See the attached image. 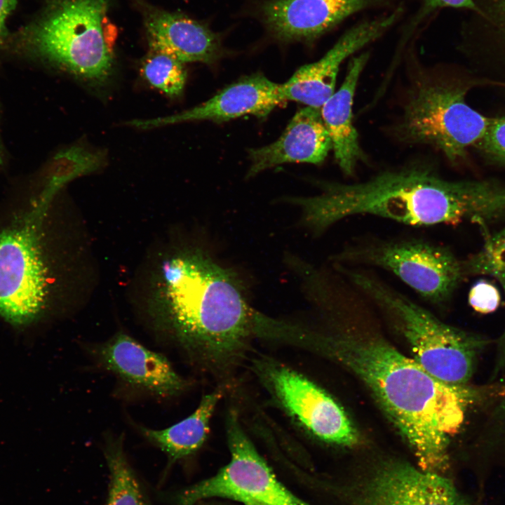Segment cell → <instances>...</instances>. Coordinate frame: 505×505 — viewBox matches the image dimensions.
Masks as SVG:
<instances>
[{
  "label": "cell",
  "instance_id": "cell-21",
  "mask_svg": "<svg viewBox=\"0 0 505 505\" xmlns=\"http://www.w3.org/2000/svg\"><path fill=\"white\" fill-rule=\"evenodd\" d=\"M141 74L153 87L170 97L183 91L187 73L183 63L166 54L152 51L141 66Z\"/></svg>",
  "mask_w": 505,
  "mask_h": 505
},
{
  "label": "cell",
  "instance_id": "cell-6",
  "mask_svg": "<svg viewBox=\"0 0 505 505\" xmlns=\"http://www.w3.org/2000/svg\"><path fill=\"white\" fill-rule=\"evenodd\" d=\"M331 264L388 271L431 306L442 307L466 277L450 248L419 236H360L344 243Z\"/></svg>",
  "mask_w": 505,
  "mask_h": 505
},
{
  "label": "cell",
  "instance_id": "cell-16",
  "mask_svg": "<svg viewBox=\"0 0 505 505\" xmlns=\"http://www.w3.org/2000/svg\"><path fill=\"white\" fill-rule=\"evenodd\" d=\"M332 149L321 109H301L273 143L249 152L251 165L248 177L285 163H322Z\"/></svg>",
  "mask_w": 505,
  "mask_h": 505
},
{
  "label": "cell",
  "instance_id": "cell-24",
  "mask_svg": "<svg viewBox=\"0 0 505 505\" xmlns=\"http://www.w3.org/2000/svg\"><path fill=\"white\" fill-rule=\"evenodd\" d=\"M478 145L486 153L505 162V116L490 118L489 126Z\"/></svg>",
  "mask_w": 505,
  "mask_h": 505
},
{
  "label": "cell",
  "instance_id": "cell-26",
  "mask_svg": "<svg viewBox=\"0 0 505 505\" xmlns=\"http://www.w3.org/2000/svg\"><path fill=\"white\" fill-rule=\"evenodd\" d=\"M445 7L464 8L474 12L476 11V6L473 0H422L421 9L417 15L416 20L413 22L417 23L437 9Z\"/></svg>",
  "mask_w": 505,
  "mask_h": 505
},
{
  "label": "cell",
  "instance_id": "cell-22",
  "mask_svg": "<svg viewBox=\"0 0 505 505\" xmlns=\"http://www.w3.org/2000/svg\"><path fill=\"white\" fill-rule=\"evenodd\" d=\"M465 276L487 275L501 278L505 276V228L486 236L481 249L462 260Z\"/></svg>",
  "mask_w": 505,
  "mask_h": 505
},
{
  "label": "cell",
  "instance_id": "cell-12",
  "mask_svg": "<svg viewBox=\"0 0 505 505\" xmlns=\"http://www.w3.org/2000/svg\"><path fill=\"white\" fill-rule=\"evenodd\" d=\"M90 354L97 365L120 382L150 396L168 398L186 388V381L165 356L123 332L92 346Z\"/></svg>",
  "mask_w": 505,
  "mask_h": 505
},
{
  "label": "cell",
  "instance_id": "cell-15",
  "mask_svg": "<svg viewBox=\"0 0 505 505\" xmlns=\"http://www.w3.org/2000/svg\"><path fill=\"white\" fill-rule=\"evenodd\" d=\"M375 0H269L262 7L264 22L277 39L313 41Z\"/></svg>",
  "mask_w": 505,
  "mask_h": 505
},
{
  "label": "cell",
  "instance_id": "cell-25",
  "mask_svg": "<svg viewBox=\"0 0 505 505\" xmlns=\"http://www.w3.org/2000/svg\"><path fill=\"white\" fill-rule=\"evenodd\" d=\"M469 302L476 311L488 314L494 311L499 307V292L491 283L481 281L476 283L470 290Z\"/></svg>",
  "mask_w": 505,
  "mask_h": 505
},
{
  "label": "cell",
  "instance_id": "cell-1",
  "mask_svg": "<svg viewBox=\"0 0 505 505\" xmlns=\"http://www.w3.org/2000/svg\"><path fill=\"white\" fill-rule=\"evenodd\" d=\"M373 306L342 295L327 313L330 330L316 342L370 389L415 455L419 468L441 474L450 437L479 398L470 386L443 382L391 345L373 328Z\"/></svg>",
  "mask_w": 505,
  "mask_h": 505
},
{
  "label": "cell",
  "instance_id": "cell-18",
  "mask_svg": "<svg viewBox=\"0 0 505 505\" xmlns=\"http://www.w3.org/2000/svg\"><path fill=\"white\" fill-rule=\"evenodd\" d=\"M368 58V53H363L350 60L341 86L321 107L335 160L347 176L354 173L358 162L364 158L354 125L352 106L360 75Z\"/></svg>",
  "mask_w": 505,
  "mask_h": 505
},
{
  "label": "cell",
  "instance_id": "cell-5",
  "mask_svg": "<svg viewBox=\"0 0 505 505\" xmlns=\"http://www.w3.org/2000/svg\"><path fill=\"white\" fill-rule=\"evenodd\" d=\"M108 0H57L29 32L43 59L75 78L105 83L112 72Z\"/></svg>",
  "mask_w": 505,
  "mask_h": 505
},
{
  "label": "cell",
  "instance_id": "cell-2",
  "mask_svg": "<svg viewBox=\"0 0 505 505\" xmlns=\"http://www.w3.org/2000/svg\"><path fill=\"white\" fill-rule=\"evenodd\" d=\"M321 193L290 198L303 224L320 235L346 218L369 215L410 227H484L505 217V186L492 181H452L413 163L354 183L319 182Z\"/></svg>",
  "mask_w": 505,
  "mask_h": 505
},
{
  "label": "cell",
  "instance_id": "cell-23",
  "mask_svg": "<svg viewBox=\"0 0 505 505\" xmlns=\"http://www.w3.org/2000/svg\"><path fill=\"white\" fill-rule=\"evenodd\" d=\"M482 28H487L505 42V0H475Z\"/></svg>",
  "mask_w": 505,
  "mask_h": 505
},
{
  "label": "cell",
  "instance_id": "cell-20",
  "mask_svg": "<svg viewBox=\"0 0 505 505\" xmlns=\"http://www.w3.org/2000/svg\"><path fill=\"white\" fill-rule=\"evenodd\" d=\"M104 453L109 483L106 505H149L123 450V438L109 436Z\"/></svg>",
  "mask_w": 505,
  "mask_h": 505
},
{
  "label": "cell",
  "instance_id": "cell-4",
  "mask_svg": "<svg viewBox=\"0 0 505 505\" xmlns=\"http://www.w3.org/2000/svg\"><path fill=\"white\" fill-rule=\"evenodd\" d=\"M409 343L413 359L435 378L464 385L485 341L445 323L372 269L336 265Z\"/></svg>",
  "mask_w": 505,
  "mask_h": 505
},
{
  "label": "cell",
  "instance_id": "cell-14",
  "mask_svg": "<svg viewBox=\"0 0 505 505\" xmlns=\"http://www.w3.org/2000/svg\"><path fill=\"white\" fill-rule=\"evenodd\" d=\"M283 102L280 84L263 74H255L227 86L206 102L182 113L163 118L133 120L128 124L146 129L198 120L226 121L248 114L263 117Z\"/></svg>",
  "mask_w": 505,
  "mask_h": 505
},
{
  "label": "cell",
  "instance_id": "cell-17",
  "mask_svg": "<svg viewBox=\"0 0 505 505\" xmlns=\"http://www.w3.org/2000/svg\"><path fill=\"white\" fill-rule=\"evenodd\" d=\"M146 29L152 51L184 62L213 63L221 52L218 36L205 25L179 13L150 10Z\"/></svg>",
  "mask_w": 505,
  "mask_h": 505
},
{
  "label": "cell",
  "instance_id": "cell-7",
  "mask_svg": "<svg viewBox=\"0 0 505 505\" xmlns=\"http://www.w3.org/2000/svg\"><path fill=\"white\" fill-rule=\"evenodd\" d=\"M466 89L432 75L415 79L408 90L403 112L395 129L404 142L424 144L441 152L455 162L478 144L490 122L469 106Z\"/></svg>",
  "mask_w": 505,
  "mask_h": 505
},
{
  "label": "cell",
  "instance_id": "cell-19",
  "mask_svg": "<svg viewBox=\"0 0 505 505\" xmlns=\"http://www.w3.org/2000/svg\"><path fill=\"white\" fill-rule=\"evenodd\" d=\"M221 397L219 391L205 395L191 415L167 428L154 429L137 426V430L170 460L187 457L196 452L206 441L210 419Z\"/></svg>",
  "mask_w": 505,
  "mask_h": 505
},
{
  "label": "cell",
  "instance_id": "cell-3",
  "mask_svg": "<svg viewBox=\"0 0 505 505\" xmlns=\"http://www.w3.org/2000/svg\"><path fill=\"white\" fill-rule=\"evenodd\" d=\"M156 328L190 356L228 362L255 335L271 337L273 319L245 300L234 275L201 252L180 254L163 268Z\"/></svg>",
  "mask_w": 505,
  "mask_h": 505
},
{
  "label": "cell",
  "instance_id": "cell-11",
  "mask_svg": "<svg viewBox=\"0 0 505 505\" xmlns=\"http://www.w3.org/2000/svg\"><path fill=\"white\" fill-rule=\"evenodd\" d=\"M342 495L348 505H470L448 478L396 459L354 478Z\"/></svg>",
  "mask_w": 505,
  "mask_h": 505
},
{
  "label": "cell",
  "instance_id": "cell-9",
  "mask_svg": "<svg viewBox=\"0 0 505 505\" xmlns=\"http://www.w3.org/2000/svg\"><path fill=\"white\" fill-rule=\"evenodd\" d=\"M226 430L229 462L213 476L184 490L177 505H196L210 498L229 499L243 505H311L278 479L234 411L227 416Z\"/></svg>",
  "mask_w": 505,
  "mask_h": 505
},
{
  "label": "cell",
  "instance_id": "cell-13",
  "mask_svg": "<svg viewBox=\"0 0 505 505\" xmlns=\"http://www.w3.org/2000/svg\"><path fill=\"white\" fill-rule=\"evenodd\" d=\"M402 12L398 8L389 15L365 21L347 30L320 60L299 67L286 82L280 84L283 100L321 109L335 91L342 62L379 38L397 22Z\"/></svg>",
  "mask_w": 505,
  "mask_h": 505
},
{
  "label": "cell",
  "instance_id": "cell-10",
  "mask_svg": "<svg viewBox=\"0 0 505 505\" xmlns=\"http://www.w3.org/2000/svg\"><path fill=\"white\" fill-rule=\"evenodd\" d=\"M257 370L281 408L314 437L345 447L358 443V433L344 410L316 384L275 362L264 361Z\"/></svg>",
  "mask_w": 505,
  "mask_h": 505
},
{
  "label": "cell",
  "instance_id": "cell-28",
  "mask_svg": "<svg viewBox=\"0 0 505 505\" xmlns=\"http://www.w3.org/2000/svg\"><path fill=\"white\" fill-rule=\"evenodd\" d=\"M499 281L501 282L505 291V276L500 278ZM497 348L498 351L495 368L496 371H498L499 370H500L501 368L505 367V330L499 338Z\"/></svg>",
  "mask_w": 505,
  "mask_h": 505
},
{
  "label": "cell",
  "instance_id": "cell-27",
  "mask_svg": "<svg viewBox=\"0 0 505 505\" xmlns=\"http://www.w3.org/2000/svg\"><path fill=\"white\" fill-rule=\"evenodd\" d=\"M16 0H0V46L7 35V19L14 10Z\"/></svg>",
  "mask_w": 505,
  "mask_h": 505
},
{
  "label": "cell",
  "instance_id": "cell-8",
  "mask_svg": "<svg viewBox=\"0 0 505 505\" xmlns=\"http://www.w3.org/2000/svg\"><path fill=\"white\" fill-rule=\"evenodd\" d=\"M46 215L33 203L0 230V318L16 327L35 323L48 307L50 278L42 243Z\"/></svg>",
  "mask_w": 505,
  "mask_h": 505
}]
</instances>
